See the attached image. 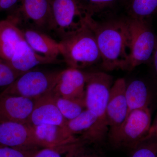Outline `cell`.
I'll return each instance as SVG.
<instances>
[{"label": "cell", "mask_w": 157, "mask_h": 157, "mask_svg": "<svg viewBox=\"0 0 157 157\" xmlns=\"http://www.w3.org/2000/svg\"><path fill=\"white\" fill-rule=\"evenodd\" d=\"M20 2L10 14L18 26L22 24L26 28L51 32V0H21Z\"/></svg>", "instance_id": "8"}, {"label": "cell", "mask_w": 157, "mask_h": 157, "mask_svg": "<svg viewBox=\"0 0 157 157\" xmlns=\"http://www.w3.org/2000/svg\"><path fill=\"white\" fill-rule=\"evenodd\" d=\"M61 55L69 67L80 70L100 63V51L87 24L78 32L59 42Z\"/></svg>", "instance_id": "3"}, {"label": "cell", "mask_w": 157, "mask_h": 157, "mask_svg": "<svg viewBox=\"0 0 157 157\" xmlns=\"http://www.w3.org/2000/svg\"><path fill=\"white\" fill-rule=\"evenodd\" d=\"M80 142L54 147H43L37 151L32 157H63L62 154L69 152L78 146Z\"/></svg>", "instance_id": "26"}, {"label": "cell", "mask_w": 157, "mask_h": 157, "mask_svg": "<svg viewBox=\"0 0 157 157\" xmlns=\"http://www.w3.org/2000/svg\"><path fill=\"white\" fill-rule=\"evenodd\" d=\"M153 137H157V117L151 126L147 135L144 138L143 140Z\"/></svg>", "instance_id": "29"}, {"label": "cell", "mask_w": 157, "mask_h": 157, "mask_svg": "<svg viewBox=\"0 0 157 157\" xmlns=\"http://www.w3.org/2000/svg\"><path fill=\"white\" fill-rule=\"evenodd\" d=\"M21 29L26 42L36 52L47 57L59 59L58 57L61 55L59 42L44 32L28 28Z\"/></svg>", "instance_id": "17"}, {"label": "cell", "mask_w": 157, "mask_h": 157, "mask_svg": "<svg viewBox=\"0 0 157 157\" xmlns=\"http://www.w3.org/2000/svg\"><path fill=\"white\" fill-rule=\"evenodd\" d=\"M98 122L97 116L86 109L77 117L68 121L66 128L71 135H80L82 141L93 143L94 132Z\"/></svg>", "instance_id": "19"}, {"label": "cell", "mask_w": 157, "mask_h": 157, "mask_svg": "<svg viewBox=\"0 0 157 157\" xmlns=\"http://www.w3.org/2000/svg\"><path fill=\"white\" fill-rule=\"evenodd\" d=\"M87 24L94 34L101 54L102 69L107 71L125 70L131 54L128 20L99 22L90 16Z\"/></svg>", "instance_id": "1"}, {"label": "cell", "mask_w": 157, "mask_h": 157, "mask_svg": "<svg viewBox=\"0 0 157 157\" xmlns=\"http://www.w3.org/2000/svg\"><path fill=\"white\" fill-rule=\"evenodd\" d=\"M85 73L86 107L98 118L93 143H100L104 140L109 131L106 110L110 90L113 83V78L105 72H85Z\"/></svg>", "instance_id": "2"}, {"label": "cell", "mask_w": 157, "mask_h": 157, "mask_svg": "<svg viewBox=\"0 0 157 157\" xmlns=\"http://www.w3.org/2000/svg\"><path fill=\"white\" fill-rule=\"evenodd\" d=\"M152 62L153 63V67L155 76L157 79V45L153 56Z\"/></svg>", "instance_id": "30"}, {"label": "cell", "mask_w": 157, "mask_h": 157, "mask_svg": "<svg viewBox=\"0 0 157 157\" xmlns=\"http://www.w3.org/2000/svg\"><path fill=\"white\" fill-rule=\"evenodd\" d=\"M34 128L37 137L46 147H58L82 141L78 137L71 135L66 127L42 124Z\"/></svg>", "instance_id": "16"}, {"label": "cell", "mask_w": 157, "mask_h": 157, "mask_svg": "<svg viewBox=\"0 0 157 157\" xmlns=\"http://www.w3.org/2000/svg\"><path fill=\"white\" fill-rule=\"evenodd\" d=\"M54 97L59 110L68 121L77 117L86 109V105L80 102L65 98Z\"/></svg>", "instance_id": "21"}, {"label": "cell", "mask_w": 157, "mask_h": 157, "mask_svg": "<svg viewBox=\"0 0 157 157\" xmlns=\"http://www.w3.org/2000/svg\"><path fill=\"white\" fill-rule=\"evenodd\" d=\"M83 143L73 148L67 154V157H101L97 155L87 153L82 147Z\"/></svg>", "instance_id": "27"}, {"label": "cell", "mask_w": 157, "mask_h": 157, "mask_svg": "<svg viewBox=\"0 0 157 157\" xmlns=\"http://www.w3.org/2000/svg\"><path fill=\"white\" fill-rule=\"evenodd\" d=\"M39 147H15L0 145V157H32Z\"/></svg>", "instance_id": "25"}, {"label": "cell", "mask_w": 157, "mask_h": 157, "mask_svg": "<svg viewBox=\"0 0 157 157\" xmlns=\"http://www.w3.org/2000/svg\"><path fill=\"white\" fill-rule=\"evenodd\" d=\"M126 97L128 115L135 109L149 108L151 103L152 94L148 85L143 80L137 79L127 84Z\"/></svg>", "instance_id": "18"}, {"label": "cell", "mask_w": 157, "mask_h": 157, "mask_svg": "<svg viewBox=\"0 0 157 157\" xmlns=\"http://www.w3.org/2000/svg\"><path fill=\"white\" fill-rule=\"evenodd\" d=\"M51 32L60 40L81 30L93 16L79 0H51Z\"/></svg>", "instance_id": "4"}, {"label": "cell", "mask_w": 157, "mask_h": 157, "mask_svg": "<svg viewBox=\"0 0 157 157\" xmlns=\"http://www.w3.org/2000/svg\"><path fill=\"white\" fill-rule=\"evenodd\" d=\"M61 71L30 70L1 93L36 100L52 91Z\"/></svg>", "instance_id": "7"}, {"label": "cell", "mask_w": 157, "mask_h": 157, "mask_svg": "<svg viewBox=\"0 0 157 157\" xmlns=\"http://www.w3.org/2000/svg\"><path fill=\"white\" fill-rule=\"evenodd\" d=\"M132 150L130 157H157V137L142 140Z\"/></svg>", "instance_id": "23"}, {"label": "cell", "mask_w": 157, "mask_h": 157, "mask_svg": "<svg viewBox=\"0 0 157 157\" xmlns=\"http://www.w3.org/2000/svg\"><path fill=\"white\" fill-rule=\"evenodd\" d=\"M25 73L15 70L9 62L0 58V93Z\"/></svg>", "instance_id": "22"}, {"label": "cell", "mask_w": 157, "mask_h": 157, "mask_svg": "<svg viewBox=\"0 0 157 157\" xmlns=\"http://www.w3.org/2000/svg\"><path fill=\"white\" fill-rule=\"evenodd\" d=\"M126 85L124 78H118L113 82L110 90L106 110L109 131L119 126L128 114V106L126 97Z\"/></svg>", "instance_id": "13"}, {"label": "cell", "mask_w": 157, "mask_h": 157, "mask_svg": "<svg viewBox=\"0 0 157 157\" xmlns=\"http://www.w3.org/2000/svg\"><path fill=\"white\" fill-rule=\"evenodd\" d=\"M51 93L54 97L73 100L85 105V72L70 67L62 70Z\"/></svg>", "instance_id": "10"}, {"label": "cell", "mask_w": 157, "mask_h": 157, "mask_svg": "<svg viewBox=\"0 0 157 157\" xmlns=\"http://www.w3.org/2000/svg\"><path fill=\"white\" fill-rule=\"evenodd\" d=\"M21 0H0V12L12 8Z\"/></svg>", "instance_id": "28"}, {"label": "cell", "mask_w": 157, "mask_h": 157, "mask_svg": "<svg viewBox=\"0 0 157 157\" xmlns=\"http://www.w3.org/2000/svg\"><path fill=\"white\" fill-rule=\"evenodd\" d=\"M68 121L59 111L51 92L35 101L29 124L33 127L54 124L66 127Z\"/></svg>", "instance_id": "12"}, {"label": "cell", "mask_w": 157, "mask_h": 157, "mask_svg": "<svg viewBox=\"0 0 157 157\" xmlns=\"http://www.w3.org/2000/svg\"><path fill=\"white\" fill-rule=\"evenodd\" d=\"M36 100L0 93V123L28 124Z\"/></svg>", "instance_id": "11"}, {"label": "cell", "mask_w": 157, "mask_h": 157, "mask_svg": "<svg viewBox=\"0 0 157 157\" xmlns=\"http://www.w3.org/2000/svg\"><path fill=\"white\" fill-rule=\"evenodd\" d=\"M127 9L129 18L147 20L157 12V0H130Z\"/></svg>", "instance_id": "20"}, {"label": "cell", "mask_w": 157, "mask_h": 157, "mask_svg": "<svg viewBox=\"0 0 157 157\" xmlns=\"http://www.w3.org/2000/svg\"><path fill=\"white\" fill-rule=\"evenodd\" d=\"M25 40L23 33L10 16L0 21V58L9 62L20 43Z\"/></svg>", "instance_id": "15"}, {"label": "cell", "mask_w": 157, "mask_h": 157, "mask_svg": "<svg viewBox=\"0 0 157 157\" xmlns=\"http://www.w3.org/2000/svg\"><path fill=\"white\" fill-rule=\"evenodd\" d=\"M0 145L15 147H46L33 127L20 123H0Z\"/></svg>", "instance_id": "9"}, {"label": "cell", "mask_w": 157, "mask_h": 157, "mask_svg": "<svg viewBox=\"0 0 157 157\" xmlns=\"http://www.w3.org/2000/svg\"><path fill=\"white\" fill-rule=\"evenodd\" d=\"M128 20L130 34L131 54L125 70L131 71L152 60L157 43L146 20Z\"/></svg>", "instance_id": "6"}, {"label": "cell", "mask_w": 157, "mask_h": 157, "mask_svg": "<svg viewBox=\"0 0 157 157\" xmlns=\"http://www.w3.org/2000/svg\"><path fill=\"white\" fill-rule=\"evenodd\" d=\"M151 126L149 108L135 109L127 115L119 126L108 132L109 142L115 148L132 150L143 140Z\"/></svg>", "instance_id": "5"}, {"label": "cell", "mask_w": 157, "mask_h": 157, "mask_svg": "<svg viewBox=\"0 0 157 157\" xmlns=\"http://www.w3.org/2000/svg\"><path fill=\"white\" fill-rule=\"evenodd\" d=\"M88 12L94 16L115 7L120 0H79Z\"/></svg>", "instance_id": "24"}, {"label": "cell", "mask_w": 157, "mask_h": 157, "mask_svg": "<svg viewBox=\"0 0 157 157\" xmlns=\"http://www.w3.org/2000/svg\"><path fill=\"white\" fill-rule=\"evenodd\" d=\"M8 62L15 70L25 73L39 65L59 64L64 62L63 60L55 59L37 53L25 39L19 43Z\"/></svg>", "instance_id": "14"}]
</instances>
